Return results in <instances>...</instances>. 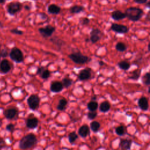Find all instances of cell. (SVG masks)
Instances as JSON below:
<instances>
[{
    "instance_id": "cell-1",
    "label": "cell",
    "mask_w": 150,
    "mask_h": 150,
    "mask_svg": "<svg viewBox=\"0 0 150 150\" xmlns=\"http://www.w3.org/2000/svg\"><path fill=\"white\" fill-rule=\"evenodd\" d=\"M124 13L126 15V18L133 22L139 21L144 14L142 9L135 6H131L127 8Z\"/></svg>"
},
{
    "instance_id": "cell-2",
    "label": "cell",
    "mask_w": 150,
    "mask_h": 150,
    "mask_svg": "<svg viewBox=\"0 0 150 150\" xmlns=\"http://www.w3.org/2000/svg\"><path fill=\"white\" fill-rule=\"evenodd\" d=\"M38 142L35 134L30 133L24 136L19 141V147L20 149L25 150L35 146Z\"/></svg>"
},
{
    "instance_id": "cell-3",
    "label": "cell",
    "mask_w": 150,
    "mask_h": 150,
    "mask_svg": "<svg viewBox=\"0 0 150 150\" xmlns=\"http://www.w3.org/2000/svg\"><path fill=\"white\" fill-rule=\"evenodd\" d=\"M68 57L76 64L82 65L87 64L91 60V59L90 57L84 55L80 51L74 52L69 54Z\"/></svg>"
},
{
    "instance_id": "cell-4",
    "label": "cell",
    "mask_w": 150,
    "mask_h": 150,
    "mask_svg": "<svg viewBox=\"0 0 150 150\" xmlns=\"http://www.w3.org/2000/svg\"><path fill=\"white\" fill-rule=\"evenodd\" d=\"M10 58L17 63H22L24 60V56L22 52V50L18 47H13L9 53Z\"/></svg>"
},
{
    "instance_id": "cell-5",
    "label": "cell",
    "mask_w": 150,
    "mask_h": 150,
    "mask_svg": "<svg viewBox=\"0 0 150 150\" xmlns=\"http://www.w3.org/2000/svg\"><path fill=\"white\" fill-rule=\"evenodd\" d=\"M56 30V28L51 25H47L45 27L39 28L38 32L43 38H48L52 36Z\"/></svg>"
},
{
    "instance_id": "cell-6",
    "label": "cell",
    "mask_w": 150,
    "mask_h": 150,
    "mask_svg": "<svg viewBox=\"0 0 150 150\" xmlns=\"http://www.w3.org/2000/svg\"><path fill=\"white\" fill-rule=\"evenodd\" d=\"M22 4L18 1L12 2L9 3L6 6L7 12L10 15H15L16 13H18L22 9Z\"/></svg>"
},
{
    "instance_id": "cell-7",
    "label": "cell",
    "mask_w": 150,
    "mask_h": 150,
    "mask_svg": "<svg viewBox=\"0 0 150 150\" xmlns=\"http://www.w3.org/2000/svg\"><path fill=\"white\" fill-rule=\"evenodd\" d=\"M90 35V42H91L93 44H96L101 39L104 33L100 29L93 28L91 29Z\"/></svg>"
},
{
    "instance_id": "cell-8",
    "label": "cell",
    "mask_w": 150,
    "mask_h": 150,
    "mask_svg": "<svg viewBox=\"0 0 150 150\" xmlns=\"http://www.w3.org/2000/svg\"><path fill=\"white\" fill-rule=\"evenodd\" d=\"M40 98L36 94H31L27 100V103L29 108L32 110H36L39 108Z\"/></svg>"
},
{
    "instance_id": "cell-9",
    "label": "cell",
    "mask_w": 150,
    "mask_h": 150,
    "mask_svg": "<svg viewBox=\"0 0 150 150\" xmlns=\"http://www.w3.org/2000/svg\"><path fill=\"white\" fill-rule=\"evenodd\" d=\"M92 73L93 70L90 67H86L79 71L77 79L81 81L88 80L92 79Z\"/></svg>"
},
{
    "instance_id": "cell-10",
    "label": "cell",
    "mask_w": 150,
    "mask_h": 150,
    "mask_svg": "<svg viewBox=\"0 0 150 150\" xmlns=\"http://www.w3.org/2000/svg\"><path fill=\"white\" fill-rule=\"evenodd\" d=\"M110 29L114 32L118 34H126L129 32V28L124 25L112 23L110 26Z\"/></svg>"
},
{
    "instance_id": "cell-11",
    "label": "cell",
    "mask_w": 150,
    "mask_h": 150,
    "mask_svg": "<svg viewBox=\"0 0 150 150\" xmlns=\"http://www.w3.org/2000/svg\"><path fill=\"white\" fill-rule=\"evenodd\" d=\"M63 86L60 81H52L50 84V90L52 93H60L63 90Z\"/></svg>"
},
{
    "instance_id": "cell-12",
    "label": "cell",
    "mask_w": 150,
    "mask_h": 150,
    "mask_svg": "<svg viewBox=\"0 0 150 150\" xmlns=\"http://www.w3.org/2000/svg\"><path fill=\"white\" fill-rule=\"evenodd\" d=\"M11 69V65L10 62L4 59L0 63V70L2 73L6 74Z\"/></svg>"
},
{
    "instance_id": "cell-13",
    "label": "cell",
    "mask_w": 150,
    "mask_h": 150,
    "mask_svg": "<svg viewBox=\"0 0 150 150\" xmlns=\"http://www.w3.org/2000/svg\"><path fill=\"white\" fill-rule=\"evenodd\" d=\"M111 18L114 21H118L126 18V15L120 10H115L111 12Z\"/></svg>"
},
{
    "instance_id": "cell-14",
    "label": "cell",
    "mask_w": 150,
    "mask_h": 150,
    "mask_svg": "<svg viewBox=\"0 0 150 150\" xmlns=\"http://www.w3.org/2000/svg\"><path fill=\"white\" fill-rule=\"evenodd\" d=\"M138 105L139 108L143 111H147L149 108L148 100L146 97H141L138 99Z\"/></svg>"
},
{
    "instance_id": "cell-15",
    "label": "cell",
    "mask_w": 150,
    "mask_h": 150,
    "mask_svg": "<svg viewBox=\"0 0 150 150\" xmlns=\"http://www.w3.org/2000/svg\"><path fill=\"white\" fill-rule=\"evenodd\" d=\"M132 144V141L129 139L124 138L120 140L119 146L121 150H129L131 149Z\"/></svg>"
},
{
    "instance_id": "cell-16",
    "label": "cell",
    "mask_w": 150,
    "mask_h": 150,
    "mask_svg": "<svg viewBox=\"0 0 150 150\" xmlns=\"http://www.w3.org/2000/svg\"><path fill=\"white\" fill-rule=\"evenodd\" d=\"M17 113L18 110L16 108H9L4 111V115L7 119L12 120L16 117Z\"/></svg>"
},
{
    "instance_id": "cell-17",
    "label": "cell",
    "mask_w": 150,
    "mask_h": 150,
    "mask_svg": "<svg viewBox=\"0 0 150 150\" xmlns=\"http://www.w3.org/2000/svg\"><path fill=\"white\" fill-rule=\"evenodd\" d=\"M39 121L37 118H28L26 121V127L29 129H35L38 127Z\"/></svg>"
},
{
    "instance_id": "cell-18",
    "label": "cell",
    "mask_w": 150,
    "mask_h": 150,
    "mask_svg": "<svg viewBox=\"0 0 150 150\" xmlns=\"http://www.w3.org/2000/svg\"><path fill=\"white\" fill-rule=\"evenodd\" d=\"M79 135L82 138H86L90 134L89 127L87 124L81 125L78 129Z\"/></svg>"
},
{
    "instance_id": "cell-19",
    "label": "cell",
    "mask_w": 150,
    "mask_h": 150,
    "mask_svg": "<svg viewBox=\"0 0 150 150\" xmlns=\"http://www.w3.org/2000/svg\"><path fill=\"white\" fill-rule=\"evenodd\" d=\"M61 8L54 4H50L47 6V12L52 15H58L60 13Z\"/></svg>"
},
{
    "instance_id": "cell-20",
    "label": "cell",
    "mask_w": 150,
    "mask_h": 150,
    "mask_svg": "<svg viewBox=\"0 0 150 150\" xmlns=\"http://www.w3.org/2000/svg\"><path fill=\"white\" fill-rule=\"evenodd\" d=\"M85 9V8L82 5H74L71 6L69 9V12L72 14H77L83 12Z\"/></svg>"
},
{
    "instance_id": "cell-21",
    "label": "cell",
    "mask_w": 150,
    "mask_h": 150,
    "mask_svg": "<svg viewBox=\"0 0 150 150\" xmlns=\"http://www.w3.org/2000/svg\"><path fill=\"white\" fill-rule=\"evenodd\" d=\"M141 73V70L139 69H135L134 70L130 72V76L128 77L129 79L132 80H138L140 76Z\"/></svg>"
},
{
    "instance_id": "cell-22",
    "label": "cell",
    "mask_w": 150,
    "mask_h": 150,
    "mask_svg": "<svg viewBox=\"0 0 150 150\" xmlns=\"http://www.w3.org/2000/svg\"><path fill=\"white\" fill-rule=\"evenodd\" d=\"M49 40L53 44L57 46L59 48H60L62 46H63L65 44L64 41H63L62 39L56 36L51 38Z\"/></svg>"
},
{
    "instance_id": "cell-23",
    "label": "cell",
    "mask_w": 150,
    "mask_h": 150,
    "mask_svg": "<svg viewBox=\"0 0 150 150\" xmlns=\"http://www.w3.org/2000/svg\"><path fill=\"white\" fill-rule=\"evenodd\" d=\"M117 66L120 69L125 71L128 70L130 68L131 64L127 60H122L117 63Z\"/></svg>"
},
{
    "instance_id": "cell-24",
    "label": "cell",
    "mask_w": 150,
    "mask_h": 150,
    "mask_svg": "<svg viewBox=\"0 0 150 150\" xmlns=\"http://www.w3.org/2000/svg\"><path fill=\"white\" fill-rule=\"evenodd\" d=\"M111 108L110 103L108 101H103L100 106H99V110L100 111L103 112H106L110 110Z\"/></svg>"
},
{
    "instance_id": "cell-25",
    "label": "cell",
    "mask_w": 150,
    "mask_h": 150,
    "mask_svg": "<svg viewBox=\"0 0 150 150\" xmlns=\"http://www.w3.org/2000/svg\"><path fill=\"white\" fill-rule=\"evenodd\" d=\"M67 104V100L64 98H62L59 100L58 104L56 107V108L59 111H63L66 108Z\"/></svg>"
},
{
    "instance_id": "cell-26",
    "label": "cell",
    "mask_w": 150,
    "mask_h": 150,
    "mask_svg": "<svg viewBox=\"0 0 150 150\" xmlns=\"http://www.w3.org/2000/svg\"><path fill=\"white\" fill-rule=\"evenodd\" d=\"M115 48L117 51H118L119 52H123L127 50V46L124 42H118L116 43V45L115 46Z\"/></svg>"
},
{
    "instance_id": "cell-27",
    "label": "cell",
    "mask_w": 150,
    "mask_h": 150,
    "mask_svg": "<svg viewBox=\"0 0 150 150\" xmlns=\"http://www.w3.org/2000/svg\"><path fill=\"white\" fill-rule=\"evenodd\" d=\"M141 81L143 84L146 86H149L150 84V73L147 71L141 77Z\"/></svg>"
},
{
    "instance_id": "cell-28",
    "label": "cell",
    "mask_w": 150,
    "mask_h": 150,
    "mask_svg": "<svg viewBox=\"0 0 150 150\" xmlns=\"http://www.w3.org/2000/svg\"><path fill=\"white\" fill-rule=\"evenodd\" d=\"M61 82H62L64 88H69L72 85L73 81V80L67 77H64L62 80Z\"/></svg>"
},
{
    "instance_id": "cell-29",
    "label": "cell",
    "mask_w": 150,
    "mask_h": 150,
    "mask_svg": "<svg viewBox=\"0 0 150 150\" xmlns=\"http://www.w3.org/2000/svg\"><path fill=\"white\" fill-rule=\"evenodd\" d=\"M87 107L89 111H96L98 107V104L96 101H91L87 103Z\"/></svg>"
},
{
    "instance_id": "cell-30",
    "label": "cell",
    "mask_w": 150,
    "mask_h": 150,
    "mask_svg": "<svg viewBox=\"0 0 150 150\" xmlns=\"http://www.w3.org/2000/svg\"><path fill=\"white\" fill-rule=\"evenodd\" d=\"M90 128L94 132H97L100 129V124L97 121H94L90 123Z\"/></svg>"
},
{
    "instance_id": "cell-31",
    "label": "cell",
    "mask_w": 150,
    "mask_h": 150,
    "mask_svg": "<svg viewBox=\"0 0 150 150\" xmlns=\"http://www.w3.org/2000/svg\"><path fill=\"white\" fill-rule=\"evenodd\" d=\"M50 75H51L50 71L47 69H45L42 72V73L39 75V76L41 79L43 80H47L50 77Z\"/></svg>"
},
{
    "instance_id": "cell-32",
    "label": "cell",
    "mask_w": 150,
    "mask_h": 150,
    "mask_svg": "<svg viewBox=\"0 0 150 150\" xmlns=\"http://www.w3.org/2000/svg\"><path fill=\"white\" fill-rule=\"evenodd\" d=\"M78 138H79V136L75 132H71L69 133V136H68L69 141L71 144L74 143L78 139Z\"/></svg>"
},
{
    "instance_id": "cell-33",
    "label": "cell",
    "mask_w": 150,
    "mask_h": 150,
    "mask_svg": "<svg viewBox=\"0 0 150 150\" xmlns=\"http://www.w3.org/2000/svg\"><path fill=\"white\" fill-rule=\"evenodd\" d=\"M115 133L119 136H122L125 134V128L123 125H120L115 128Z\"/></svg>"
},
{
    "instance_id": "cell-34",
    "label": "cell",
    "mask_w": 150,
    "mask_h": 150,
    "mask_svg": "<svg viewBox=\"0 0 150 150\" xmlns=\"http://www.w3.org/2000/svg\"><path fill=\"white\" fill-rule=\"evenodd\" d=\"M90 22V19L87 17L81 18L79 19V23L81 26H87Z\"/></svg>"
},
{
    "instance_id": "cell-35",
    "label": "cell",
    "mask_w": 150,
    "mask_h": 150,
    "mask_svg": "<svg viewBox=\"0 0 150 150\" xmlns=\"http://www.w3.org/2000/svg\"><path fill=\"white\" fill-rule=\"evenodd\" d=\"M97 115V113L96 111H89L87 114L88 119L90 120H92L96 118Z\"/></svg>"
},
{
    "instance_id": "cell-36",
    "label": "cell",
    "mask_w": 150,
    "mask_h": 150,
    "mask_svg": "<svg viewBox=\"0 0 150 150\" xmlns=\"http://www.w3.org/2000/svg\"><path fill=\"white\" fill-rule=\"evenodd\" d=\"M10 32L15 35H22L23 34V32L21 30H19L17 28H14V29H12L10 30Z\"/></svg>"
},
{
    "instance_id": "cell-37",
    "label": "cell",
    "mask_w": 150,
    "mask_h": 150,
    "mask_svg": "<svg viewBox=\"0 0 150 150\" xmlns=\"http://www.w3.org/2000/svg\"><path fill=\"white\" fill-rule=\"evenodd\" d=\"M9 53L8 52V50L6 49H2L0 51V56L4 58L8 56Z\"/></svg>"
},
{
    "instance_id": "cell-38",
    "label": "cell",
    "mask_w": 150,
    "mask_h": 150,
    "mask_svg": "<svg viewBox=\"0 0 150 150\" xmlns=\"http://www.w3.org/2000/svg\"><path fill=\"white\" fill-rule=\"evenodd\" d=\"M6 129L7 131H9L11 132H12L14 131V129H15V125L13 124L10 123V124H8L6 125Z\"/></svg>"
},
{
    "instance_id": "cell-39",
    "label": "cell",
    "mask_w": 150,
    "mask_h": 150,
    "mask_svg": "<svg viewBox=\"0 0 150 150\" xmlns=\"http://www.w3.org/2000/svg\"><path fill=\"white\" fill-rule=\"evenodd\" d=\"M39 15H40L39 16H40V19H42V21H46V20L49 19L48 16L45 13H44V12H40L39 13Z\"/></svg>"
},
{
    "instance_id": "cell-40",
    "label": "cell",
    "mask_w": 150,
    "mask_h": 150,
    "mask_svg": "<svg viewBox=\"0 0 150 150\" xmlns=\"http://www.w3.org/2000/svg\"><path fill=\"white\" fill-rule=\"evenodd\" d=\"M45 69V67L44 66H40V67H38L37 70H36V74L37 75H40L42 72L43 71V70Z\"/></svg>"
},
{
    "instance_id": "cell-41",
    "label": "cell",
    "mask_w": 150,
    "mask_h": 150,
    "mask_svg": "<svg viewBox=\"0 0 150 150\" xmlns=\"http://www.w3.org/2000/svg\"><path fill=\"white\" fill-rule=\"evenodd\" d=\"M5 145H6V143L5 140L2 138L0 137V150L2 149L4 147H5Z\"/></svg>"
},
{
    "instance_id": "cell-42",
    "label": "cell",
    "mask_w": 150,
    "mask_h": 150,
    "mask_svg": "<svg viewBox=\"0 0 150 150\" xmlns=\"http://www.w3.org/2000/svg\"><path fill=\"white\" fill-rule=\"evenodd\" d=\"M134 2L138 4H145L148 0H133Z\"/></svg>"
},
{
    "instance_id": "cell-43",
    "label": "cell",
    "mask_w": 150,
    "mask_h": 150,
    "mask_svg": "<svg viewBox=\"0 0 150 150\" xmlns=\"http://www.w3.org/2000/svg\"><path fill=\"white\" fill-rule=\"evenodd\" d=\"M23 8H25V9H26V10H27V11H29V10H30V9H31V7H30L29 5H24Z\"/></svg>"
},
{
    "instance_id": "cell-44",
    "label": "cell",
    "mask_w": 150,
    "mask_h": 150,
    "mask_svg": "<svg viewBox=\"0 0 150 150\" xmlns=\"http://www.w3.org/2000/svg\"><path fill=\"white\" fill-rule=\"evenodd\" d=\"M145 20L146 21H149V11H148V12L146 14V16L145 18Z\"/></svg>"
},
{
    "instance_id": "cell-45",
    "label": "cell",
    "mask_w": 150,
    "mask_h": 150,
    "mask_svg": "<svg viewBox=\"0 0 150 150\" xmlns=\"http://www.w3.org/2000/svg\"><path fill=\"white\" fill-rule=\"evenodd\" d=\"M98 64L100 66H103L105 64V63L102 60H100V61H98Z\"/></svg>"
},
{
    "instance_id": "cell-46",
    "label": "cell",
    "mask_w": 150,
    "mask_h": 150,
    "mask_svg": "<svg viewBox=\"0 0 150 150\" xmlns=\"http://www.w3.org/2000/svg\"><path fill=\"white\" fill-rule=\"evenodd\" d=\"M145 7L146 8H150V2L149 1H147L146 3H145Z\"/></svg>"
},
{
    "instance_id": "cell-47",
    "label": "cell",
    "mask_w": 150,
    "mask_h": 150,
    "mask_svg": "<svg viewBox=\"0 0 150 150\" xmlns=\"http://www.w3.org/2000/svg\"><path fill=\"white\" fill-rule=\"evenodd\" d=\"M6 2V0H0V4H4Z\"/></svg>"
},
{
    "instance_id": "cell-48",
    "label": "cell",
    "mask_w": 150,
    "mask_h": 150,
    "mask_svg": "<svg viewBox=\"0 0 150 150\" xmlns=\"http://www.w3.org/2000/svg\"><path fill=\"white\" fill-rule=\"evenodd\" d=\"M96 98H97V97H96V96H93L92 97H91V101H96Z\"/></svg>"
},
{
    "instance_id": "cell-49",
    "label": "cell",
    "mask_w": 150,
    "mask_h": 150,
    "mask_svg": "<svg viewBox=\"0 0 150 150\" xmlns=\"http://www.w3.org/2000/svg\"><path fill=\"white\" fill-rule=\"evenodd\" d=\"M84 41H85L86 42H90V39H89V38H86V39H84Z\"/></svg>"
},
{
    "instance_id": "cell-50",
    "label": "cell",
    "mask_w": 150,
    "mask_h": 150,
    "mask_svg": "<svg viewBox=\"0 0 150 150\" xmlns=\"http://www.w3.org/2000/svg\"><path fill=\"white\" fill-rule=\"evenodd\" d=\"M150 47V44L148 43V50L149 52L150 51V47Z\"/></svg>"
},
{
    "instance_id": "cell-51",
    "label": "cell",
    "mask_w": 150,
    "mask_h": 150,
    "mask_svg": "<svg viewBox=\"0 0 150 150\" xmlns=\"http://www.w3.org/2000/svg\"><path fill=\"white\" fill-rule=\"evenodd\" d=\"M3 27V24H2V23L0 21V28H2Z\"/></svg>"
},
{
    "instance_id": "cell-52",
    "label": "cell",
    "mask_w": 150,
    "mask_h": 150,
    "mask_svg": "<svg viewBox=\"0 0 150 150\" xmlns=\"http://www.w3.org/2000/svg\"><path fill=\"white\" fill-rule=\"evenodd\" d=\"M0 59H1V56H0Z\"/></svg>"
}]
</instances>
